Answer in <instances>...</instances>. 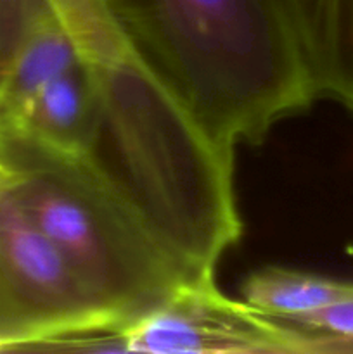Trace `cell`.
I'll use <instances>...</instances> for the list:
<instances>
[{"mask_svg": "<svg viewBox=\"0 0 353 354\" xmlns=\"http://www.w3.org/2000/svg\"><path fill=\"white\" fill-rule=\"evenodd\" d=\"M93 69L100 118L90 161L192 275L213 277L242 228L234 151L215 140L135 50Z\"/></svg>", "mask_w": 353, "mask_h": 354, "instance_id": "obj_1", "label": "cell"}, {"mask_svg": "<svg viewBox=\"0 0 353 354\" xmlns=\"http://www.w3.org/2000/svg\"><path fill=\"white\" fill-rule=\"evenodd\" d=\"M106 3L142 61L232 151L317 100L277 0Z\"/></svg>", "mask_w": 353, "mask_h": 354, "instance_id": "obj_2", "label": "cell"}, {"mask_svg": "<svg viewBox=\"0 0 353 354\" xmlns=\"http://www.w3.org/2000/svg\"><path fill=\"white\" fill-rule=\"evenodd\" d=\"M0 173L116 328L196 277L89 156L0 130ZM114 328V330H116Z\"/></svg>", "mask_w": 353, "mask_h": 354, "instance_id": "obj_3", "label": "cell"}, {"mask_svg": "<svg viewBox=\"0 0 353 354\" xmlns=\"http://www.w3.org/2000/svg\"><path fill=\"white\" fill-rule=\"evenodd\" d=\"M80 351L152 354L353 353V339L298 327L246 301L228 299L215 277L180 283L120 328L87 335Z\"/></svg>", "mask_w": 353, "mask_h": 354, "instance_id": "obj_4", "label": "cell"}, {"mask_svg": "<svg viewBox=\"0 0 353 354\" xmlns=\"http://www.w3.org/2000/svg\"><path fill=\"white\" fill-rule=\"evenodd\" d=\"M114 328L0 173V351Z\"/></svg>", "mask_w": 353, "mask_h": 354, "instance_id": "obj_5", "label": "cell"}, {"mask_svg": "<svg viewBox=\"0 0 353 354\" xmlns=\"http://www.w3.org/2000/svg\"><path fill=\"white\" fill-rule=\"evenodd\" d=\"M100 118L99 83L93 64L80 57L38 90L19 116L0 130L16 131L42 145L89 156Z\"/></svg>", "mask_w": 353, "mask_h": 354, "instance_id": "obj_6", "label": "cell"}, {"mask_svg": "<svg viewBox=\"0 0 353 354\" xmlns=\"http://www.w3.org/2000/svg\"><path fill=\"white\" fill-rule=\"evenodd\" d=\"M317 99L353 111V0H277Z\"/></svg>", "mask_w": 353, "mask_h": 354, "instance_id": "obj_7", "label": "cell"}, {"mask_svg": "<svg viewBox=\"0 0 353 354\" xmlns=\"http://www.w3.org/2000/svg\"><path fill=\"white\" fill-rule=\"evenodd\" d=\"M82 57L57 17L24 40L0 75V127L10 124L52 78Z\"/></svg>", "mask_w": 353, "mask_h": 354, "instance_id": "obj_8", "label": "cell"}, {"mask_svg": "<svg viewBox=\"0 0 353 354\" xmlns=\"http://www.w3.org/2000/svg\"><path fill=\"white\" fill-rule=\"evenodd\" d=\"M242 297L270 317L289 320L353 297V282L300 272L286 266H263L246 277Z\"/></svg>", "mask_w": 353, "mask_h": 354, "instance_id": "obj_9", "label": "cell"}, {"mask_svg": "<svg viewBox=\"0 0 353 354\" xmlns=\"http://www.w3.org/2000/svg\"><path fill=\"white\" fill-rule=\"evenodd\" d=\"M51 3L82 57L92 64L113 62L134 50L106 0H51Z\"/></svg>", "mask_w": 353, "mask_h": 354, "instance_id": "obj_10", "label": "cell"}, {"mask_svg": "<svg viewBox=\"0 0 353 354\" xmlns=\"http://www.w3.org/2000/svg\"><path fill=\"white\" fill-rule=\"evenodd\" d=\"M54 17L51 0H0V75L24 40Z\"/></svg>", "mask_w": 353, "mask_h": 354, "instance_id": "obj_11", "label": "cell"}, {"mask_svg": "<svg viewBox=\"0 0 353 354\" xmlns=\"http://www.w3.org/2000/svg\"><path fill=\"white\" fill-rule=\"evenodd\" d=\"M284 322H289L298 327L310 328V330H320L353 339V297L322 308L314 313L301 315V317H294Z\"/></svg>", "mask_w": 353, "mask_h": 354, "instance_id": "obj_12", "label": "cell"}]
</instances>
